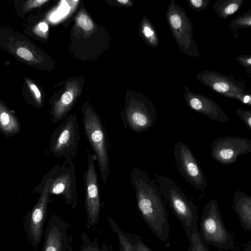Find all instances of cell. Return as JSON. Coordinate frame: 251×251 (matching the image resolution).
<instances>
[{"instance_id":"obj_1","label":"cell","mask_w":251,"mask_h":251,"mask_svg":"<svg viewBox=\"0 0 251 251\" xmlns=\"http://www.w3.org/2000/svg\"><path fill=\"white\" fill-rule=\"evenodd\" d=\"M130 180L141 216L156 237L162 241H168V214L158 185L148 173L135 167L131 170Z\"/></svg>"},{"instance_id":"obj_2","label":"cell","mask_w":251,"mask_h":251,"mask_svg":"<svg viewBox=\"0 0 251 251\" xmlns=\"http://www.w3.org/2000/svg\"><path fill=\"white\" fill-rule=\"evenodd\" d=\"M161 195L181 224L189 242L192 235L199 234L198 208L171 178L154 174Z\"/></svg>"},{"instance_id":"obj_3","label":"cell","mask_w":251,"mask_h":251,"mask_svg":"<svg viewBox=\"0 0 251 251\" xmlns=\"http://www.w3.org/2000/svg\"><path fill=\"white\" fill-rule=\"evenodd\" d=\"M200 240L206 246L231 249L234 241L224 222L217 201L212 199L204 205L200 220Z\"/></svg>"},{"instance_id":"obj_4","label":"cell","mask_w":251,"mask_h":251,"mask_svg":"<svg viewBox=\"0 0 251 251\" xmlns=\"http://www.w3.org/2000/svg\"><path fill=\"white\" fill-rule=\"evenodd\" d=\"M85 134L96 156L103 182L106 184L110 174V158L105 132L100 117L89 105L83 109Z\"/></svg>"},{"instance_id":"obj_5","label":"cell","mask_w":251,"mask_h":251,"mask_svg":"<svg viewBox=\"0 0 251 251\" xmlns=\"http://www.w3.org/2000/svg\"><path fill=\"white\" fill-rule=\"evenodd\" d=\"M165 16L179 50L190 56L200 57V53L193 37L192 23L184 9L175 0H171Z\"/></svg>"},{"instance_id":"obj_6","label":"cell","mask_w":251,"mask_h":251,"mask_svg":"<svg viewBox=\"0 0 251 251\" xmlns=\"http://www.w3.org/2000/svg\"><path fill=\"white\" fill-rule=\"evenodd\" d=\"M55 171L54 166L43 177L40 185V197L33 208L25 215L24 228L32 246L37 247L40 244L44 232V225L48 214L50 202L49 188Z\"/></svg>"},{"instance_id":"obj_7","label":"cell","mask_w":251,"mask_h":251,"mask_svg":"<svg viewBox=\"0 0 251 251\" xmlns=\"http://www.w3.org/2000/svg\"><path fill=\"white\" fill-rule=\"evenodd\" d=\"M196 78L218 94L251 106V91L247 90L244 82L234 76L206 70L198 73Z\"/></svg>"},{"instance_id":"obj_8","label":"cell","mask_w":251,"mask_h":251,"mask_svg":"<svg viewBox=\"0 0 251 251\" xmlns=\"http://www.w3.org/2000/svg\"><path fill=\"white\" fill-rule=\"evenodd\" d=\"M80 134L77 116L70 115L66 117L51 135L49 149L57 157L65 160L73 159L77 154Z\"/></svg>"},{"instance_id":"obj_9","label":"cell","mask_w":251,"mask_h":251,"mask_svg":"<svg viewBox=\"0 0 251 251\" xmlns=\"http://www.w3.org/2000/svg\"><path fill=\"white\" fill-rule=\"evenodd\" d=\"M75 172L72 159L56 165L49 188L50 195L62 197L65 203L73 209L76 207L78 201Z\"/></svg>"},{"instance_id":"obj_10","label":"cell","mask_w":251,"mask_h":251,"mask_svg":"<svg viewBox=\"0 0 251 251\" xmlns=\"http://www.w3.org/2000/svg\"><path fill=\"white\" fill-rule=\"evenodd\" d=\"M96 161L97 158L94 154H88L87 168L83 174L84 208L87 215L86 226L87 228L98 223L100 214V192Z\"/></svg>"},{"instance_id":"obj_11","label":"cell","mask_w":251,"mask_h":251,"mask_svg":"<svg viewBox=\"0 0 251 251\" xmlns=\"http://www.w3.org/2000/svg\"><path fill=\"white\" fill-rule=\"evenodd\" d=\"M174 154L182 177L196 190L204 192L207 185L205 175L190 148L178 142L174 147Z\"/></svg>"},{"instance_id":"obj_12","label":"cell","mask_w":251,"mask_h":251,"mask_svg":"<svg viewBox=\"0 0 251 251\" xmlns=\"http://www.w3.org/2000/svg\"><path fill=\"white\" fill-rule=\"evenodd\" d=\"M210 149L211 156L216 161L231 164L238 156L251 151V140L239 137H220L213 140Z\"/></svg>"},{"instance_id":"obj_13","label":"cell","mask_w":251,"mask_h":251,"mask_svg":"<svg viewBox=\"0 0 251 251\" xmlns=\"http://www.w3.org/2000/svg\"><path fill=\"white\" fill-rule=\"evenodd\" d=\"M157 111L148 100L134 102L130 104L122 115L126 128L136 132L145 131L152 127L156 121Z\"/></svg>"},{"instance_id":"obj_14","label":"cell","mask_w":251,"mask_h":251,"mask_svg":"<svg viewBox=\"0 0 251 251\" xmlns=\"http://www.w3.org/2000/svg\"><path fill=\"white\" fill-rule=\"evenodd\" d=\"M69 228L61 217L51 215L46 226L42 251H71Z\"/></svg>"},{"instance_id":"obj_15","label":"cell","mask_w":251,"mask_h":251,"mask_svg":"<svg viewBox=\"0 0 251 251\" xmlns=\"http://www.w3.org/2000/svg\"><path fill=\"white\" fill-rule=\"evenodd\" d=\"M183 88V99L190 109L219 123L229 120L227 114L212 99L201 94L194 93L185 85Z\"/></svg>"},{"instance_id":"obj_16","label":"cell","mask_w":251,"mask_h":251,"mask_svg":"<svg viewBox=\"0 0 251 251\" xmlns=\"http://www.w3.org/2000/svg\"><path fill=\"white\" fill-rule=\"evenodd\" d=\"M231 207L239 218L241 226L251 231V196L238 190L233 196Z\"/></svg>"},{"instance_id":"obj_17","label":"cell","mask_w":251,"mask_h":251,"mask_svg":"<svg viewBox=\"0 0 251 251\" xmlns=\"http://www.w3.org/2000/svg\"><path fill=\"white\" fill-rule=\"evenodd\" d=\"M21 126L17 118L4 108L0 107V132L9 137L20 133Z\"/></svg>"},{"instance_id":"obj_18","label":"cell","mask_w":251,"mask_h":251,"mask_svg":"<svg viewBox=\"0 0 251 251\" xmlns=\"http://www.w3.org/2000/svg\"><path fill=\"white\" fill-rule=\"evenodd\" d=\"M244 0H217L213 4L217 17L224 20L235 13L242 6Z\"/></svg>"},{"instance_id":"obj_19","label":"cell","mask_w":251,"mask_h":251,"mask_svg":"<svg viewBox=\"0 0 251 251\" xmlns=\"http://www.w3.org/2000/svg\"><path fill=\"white\" fill-rule=\"evenodd\" d=\"M107 221L109 224L112 231L117 235L120 251H135L131 239L130 234L123 231L112 218L107 217Z\"/></svg>"},{"instance_id":"obj_20","label":"cell","mask_w":251,"mask_h":251,"mask_svg":"<svg viewBox=\"0 0 251 251\" xmlns=\"http://www.w3.org/2000/svg\"><path fill=\"white\" fill-rule=\"evenodd\" d=\"M228 26L232 36L235 39H238L239 38L238 30L251 27V8L245 13L231 20L228 24Z\"/></svg>"},{"instance_id":"obj_21","label":"cell","mask_w":251,"mask_h":251,"mask_svg":"<svg viewBox=\"0 0 251 251\" xmlns=\"http://www.w3.org/2000/svg\"><path fill=\"white\" fill-rule=\"evenodd\" d=\"M80 238L82 244L79 251H113L111 245L102 243L100 246L97 237L91 240L85 232L81 233Z\"/></svg>"},{"instance_id":"obj_22","label":"cell","mask_w":251,"mask_h":251,"mask_svg":"<svg viewBox=\"0 0 251 251\" xmlns=\"http://www.w3.org/2000/svg\"><path fill=\"white\" fill-rule=\"evenodd\" d=\"M142 32L149 45L153 48L158 47L159 42L156 31L147 18H145L143 22Z\"/></svg>"},{"instance_id":"obj_23","label":"cell","mask_w":251,"mask_h":251,"mask_svg":"<svg viewBox=\"0 0 251 251\" xmlns=\"http://www.w3.org/2000/svg\"><path fill=\"white\" fill-rule=\"evenodd\" d=\"M188 251H212L201 242L198 234L192 235Z\"/></svg>"},{"instance_id":"obj_24","label":"cell","mask_w":251,"mask_h":251,"mask_svg":"<svg viewBox=\"0 0 251 251\" xmlns=\"http://www.w3.org/2000/svg\"><path fill=\"white\" fill-rule=\"evenodd\" d=\"M187 1L189 7L198 12L206 10L210 3L209 0H187Z\"/></svg>"},{"instance_id":"obj_25","label":"cell","mask_w":251,"mask_h":251,"mask_svg":"<svg viewBox=\"0 0 251 251\" xmlns=\"http://www.w3.org/2000/svg\"><path fill=\"white\" fill-rule=\"evenodd\" d=\"M130 236L135 251H152L141 237L132 234Z\"/></svg>"},{"instance_id":"obj_26","label":"cell","mask_w":251,"mask_h":251,"mask_svg":"<svg viewBox=\"0 0 251 251\" xmlns=\"http://www.w3.org/2000/svg\"><path fill=\"white\" fill-rule=\"evenodd\" d=\"M235 60L243 67L251 78V56L250 55H240L235 57Z\"/></svg>"},{"instance_id":"obj_27","label":"cell","mask_w":251,"mask_h":251,"mask_svg":"<svg viewBox=\"0 0 251 251\" xmlns=\"http://www.w3.org/2000/svg\"><path fill=\"white\" fill-rule=\"evenodd\" d=\"M237 116L246 125L247 127L251 130V111L244 110L238 108L235 112Z\"/></svg>"},{"instance_id":"obj_28","label":"cell","mask_w":251,"mask_h":251,"mask_svg":"<svg viewBox=\"0 0 251 251\" xmlns=\"http://www.w3.org/2000/svg\"><path fill=\"white\" fill-rule=\"evenodd\" d=\"M78 25L86 31L91 30L94 27L91 19L87 15L80 14L77 18Z\"/></svg>"},{"instance_id":"obj_29","label":"cell","mask_w":251,"mask_h":251,"mask_svg":"<svg viewBox=\"0 0 251 251\" xmlns=\"http://www.w3.org/2000/svg\"><path fill=\"white\" fill-rule=\"evenodd\" d=\"M16 52L19 56L26 60H30L33 57L31 52L25 48H19Z\"/></svg>"},{"instance_id":"obj_30","label":"cell","mask_w":251,"mask_h":251,"mask_svg":"<svg viewBox=\"0 0 251 251\" xmlns=\"http://www.w3.org/2000/svg\"><path fill=\"white\" fill-rule=\"evenodd\" d=\"M30 87L31 89L33 90V91L34 92L36 97L38 99L40 98L41 97V93L38 89L36 86V85L32 84L31 85Z\"/></svg>"},{"instance_id":"obj_31","label":"cell","mask_w":251,"mask_h":251,"mask_svg":"<svg viewBox=\"0 0 251 251\" xmlns=\"http://www.w3.org/2000/svg\"><path fill=\"white\" fill-rule=\"evenodd\" d=\"M38 26L40 29L43 32H46L48 30V25L44 22L40 23Z\"/></svg>"},{"instance_id":"obj_32","label":"cell","mask_w":251,"mask_h":251,"mask_svg":"<svg viewBox=\"0 0 251 251\" xmlns=\"http://www.w3.org/2000/svg\"><path fill=\"white\" fill-rule=\"evenodd\" d=\"M243 251H251V241H250L247 246Z\"/></svg>"},{"instance_id":"obj_33","label":"cell","mask_w":251,"mask_h":251,"mask_svg":"<svg viewBox=\"0 0 251 251\" xmlns=\"http://www.w3.org/2000/svg\"><path fill=\"white\" fill-rule=\"evenodd\" d=\"M117 1L121 3L122 4H126L128 2L127 0H118Z\"/></svg>"}]
</instances>
